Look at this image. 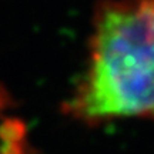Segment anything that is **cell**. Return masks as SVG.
Here are the masks:
<instances>
[{
    "label": "cell",
    "instance_id": "6da1fadb",
    "mask_svg": "<svg viewBox=\"0 0 154 154\" xmlns=\"http://www.w3.org/2000/svg\"><path fill=\"white\" fill-rule=\"evenodd\" d=\"M66 109L88 124L154 120V0L96 5L87 66Z\"/></svg>",
    "mask_w": 154,
    "mask_h": 154
}]
</instances>
